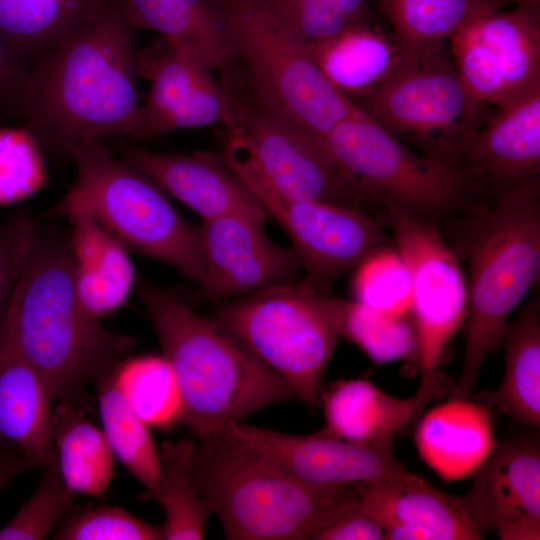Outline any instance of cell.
Returning a JSON list of instances; mask_svg holds the SVG:
<instances>
[{"mask_svg": "<svg viewBox=\"0 0 540 540\" xmlns=\"http://www.w3.org/2000/svg\"><path fill=\"white\" fill-rule=\"evenodd\" d=\"M135 29L111 0L79 32L34 59L21 115L42 148L68 154L91 139L133 136L141 109Z\"/></svg>", "mask_w": 540, "mask_h": 540, "instance_id": "1", "label": "cell"}, {"mask_svg": "<svg viewBox=\"0 0 540 540\" xmlns=\"http://www.w3.org/2000/svg\"><path fill=\"white\" fill-rule=\"evenodd\" d=\"M4 328L42 376L53 401L81 406L87 384L130 356L136 345L84 311L75 291L69 236L39 226Z\"/></svg>", "mask_w": 540, "mask_h": 540, "instance_id": "2", "label": "cell"}, {"mask_svg": "<svg viewBox=\"0 0 540 540\" xmlns=\"http://www.w3.org/2000/svg\"><path fill=\"white\" fill-rule=\"evenodd\" d=\"M134 289L174 373L180 424L195 435L298 399L289 383L221 322L145 278H137Z\"/></svg>", "mask_w": 540, "mask_h": 540, "instance_id": "3", "label": "cell"}, {"mask_svg": "<svg viewBox=\"0 0 540 540\" xmlns=\"http://www.w3.org/2000/svg\"><path fill=\"white\" fill-rule=\"evenodd\" d=\"M459 249L468 265L465 348L451 397L468 398L486 356L501 342L512 311L540 268V181L466 212Z\"/></svg>", "mask_w": 540, "mask_h": 540, "instance_id": "4", "label": "cell"}, {"mask_svg": "<svg viewBox=\"0 0 540 540\" xmlns=\"http://www.w3.org/2000/svg\"><path fill=\"white\" fill-rule=\"evenodd\" d=\"M194 484L230 540H304L356 503V484L315 486L256 459L215 430L196 435Z\"/></svg>", "mask_w": 540, "mask_h": 540, "instance_id": "5", "label": "cell"}, {"mask_svg": "<svg viewBox=\"0 0 540 540\" xmlns=\"http://www.w3.org/2000/svg\"><path fill=\"white\" fill-rule=\"evenodd\" d=\"M70 156L77 175L68 196L83 203L126 248L201 284V227L185 219L156 182L117 159L102 139L83 142Z\"/></svg>", "mask_w": 540, "mask_h": 540, "instance_id": "6", "label": "cell"}, {"mask_svg": "<svg viewBox=\"0 0 540 540\" xmlns=\"http://www.w3.org/2000/svg\"><path fill=\"white\" fill-rule=\"evenodd\" d=\"M335 296L303 280L214 303L212 317L284 378L308 407L319 405L339 332Z\"/></svg>", "mask_w": 540, "mask_h": 540, "instance_id": "7", "label": "cell"}, {"mask_svg": "<svg viewBox=\"0 0 540 540\" xmlns=\"http://www.w3.org/2000/svg\"><path fill=\"white\" fill-rule=\"evenodd\" d=\"M222 2L235 57L254 99L324 142L338 124L362 113L327 79L308 48L257 0Z\"/></svg>", "mask_w": 540, "mask_h": 540, "instance_id": "8", "label": "cell"}, {"mask_svg": "<svg viewBox=\"0 0 540 540\" xmlns=\"http://www.w3.org/2000/svg\"><path fill=\"white\" fill-rule=\"evenodd\" d=\"M341 175L362 203L436 224L473 209L475 198L446 166L418 155L365 113L338 124L326 137Z\"/></svg>", "mask_w": 540, "mask_h": 540, "instance_id": "9", "label": "cell"}, {"mask_svg": "<svg viewBox=\"0 0 540 540\" xmlns=\"http://www.w3.org/2000/svg\"><path fill=\"white\" fill-rule=\"evenodd\" d=\"M379 126L438 160L477 126L480 108L464 85L444 45L408 51L375 90L352 100Z\"/></svg>", "mask_w": 540, "mask_h": 540, "instance_id": "10", "label": "cell"}, {"mask_svg": "<svg viewBox=\"0 0 540 540\" xmlns=\"http://www.w3.org/2000/svg\"><path fill=\"white\" fill-rule=\"evenodd\" d=\"M394 245L410 274V317L418 344V389L443 384L438 368L462 327L468 307L467 281L456 252L436 224L405 213L385 211Z\"/></svg>", "mask_w": 540, "mask_h": 540, "instance_id": "11", "label": "cell"}, {"mask_svg": "<svg viewBox=\"0 0 540 540\" xmlns=\"http://www.w3.org/2000/svg\"><path fill=\"white\" fill-rule=\"evenodd\" d=\"M471 96L498 108L540 88V5L479 15L448 40Z\"/></svg>", "mask_w": 540, "mask_h": 540, "instance_id": "12", "label": "cell"}, {"mask_svg": "<svg viewBox=\"0 0 540 540\" xmlns=\"http://www.w3.org/2000/svg\"><path fill=\"white\" fill-rule=\"evenodd\" d=\"M233 447L307 484L339 486L403 476L391 440L355 443L323 430L292 435L244 424L217 430Z\"/></svg>", "mask_w": 540, "mask_h": 540, "instance_id": "13", "label": "cell"}, {"mask_svg": "<svg viewBox=\"0 0 540 540\" xmlns=\"http://www.w3.org/2000/svg\"><path fill=\"white\" fill-rule=\"evenodd\" d=\"M474 198L489 203L540 181V88L498 108L481 128L468 130L439 161Z\"/></svg>", "mask_w": 540, "mask_h": 540, "instance_id": "14", "label": "cell"}, {"mask_svg": "<svg viewBox=\"0 0 540 540\" xmlns=\"http://www.w3.org/2000/svg\"><path fill=\"white\" fill-rule=\"evenodd\" d=\"M241 99V98H240ZM239 126L264 174L284 194L360 209L326 143L297 121L251 97Z\"/></svg>", "mask_w": 540, "mask_h": 540, "instance_id": "15", "label": "cell"}, {"mask_svg": "<svg viewBox=\"0 0 540 540\" xmlns=\"http://www.w3.org/2000/svg\"><path fill=\"white\" fill-rule=\"evenodd\" d=\"M269 214L289 236L303 281L331 292L333 283L377 250L390 246L383 229L358 208L277 195Z\"/></svg>", "mask_w": 540, "mask_h": 540, "instance_id": "16", "label": "cell"}, {"mask_svg": "<svg viewBox=\"0 0 540 540\" xmlns=\"http://www.w3.org/2000/svg\"><path fill=\"white\" fill-rule=\"evenodd\" d=\"M204 299L219 302L298 281L302 268L294 248L271 240L264 224L240 215L202 220Z\"/></svg>", "mask_w": 540, "mask_h": 540, "instance_id": "17", "label": "cell"}, {"mask_svg": "<svg viewBox=\"0 0 540 540\" xmlns=\"http://www.w3.org/2000/svg\"><path fill=\"white\" fill-rule=\"evenodd\" d=\"M468 515L483 534L501 540L540 539V446L538 439L496 443L472 473L463 496Z\"/></svg>", "mask_w": 540, "mask_h": 540, "instance_id": "18", "label": "cell"}, {"mask_svg": "<svg viewBox=\"0 0 540 540\" xmlns=\"http://www.w3.org/2000/svg\"><path fill=\"white\" fill-rule=\"evenodd\" d=\"M356 502L383 528L386 540H479L463 496L443 493L408 473L356 484Z\"/></svg>", "mask_w": 540, "mask_h": 540, "instance_id": "19", "label": "cell"}, {"mask_svg": "<svg viewBox=\"0 0 540 540\" xmlns=\"http://www.w3.org/2000/svg\"><path fill=\"white\" fill-rule=\"evenodd\" d=\"M121 159L199 214L202 220L240 215L265 224L268 218L251 190L219 154L197 151L184 155L128 146Z\"/></svg>", "mask_w": 540, "mask_h": 540, "instance_id": "20", "label": "cell"}, {"mask_svg": "<svg viewBox=\"0 0 540 540\" xmlns=\"http://www.w3.org/2000/svg\"><path fill=\"white\" fill-rule=\"evenodd\" d=\"M70 218L74 286L84 311L100 320L123 307L136 284L127 248L80 201L66 195L55 207Z\"/></svg>", "mask_w": 540, "mask_h": 540, "instance_id": "21", "label": "cell"}, {"mask_svg": "<svg viewBox=\"0 0 540 540\" xmlns=\"http://www.w3.org/2000/svg\"><path fill=\"white\" fill-rule=\"evenodd\" d=\"M52 397L39 372L0 329V440L34 468L56 459Z\"/></svg>", "mask_w": 540, "mask_h": 540, "instance_id": "22", "label": "cell"}, {"mask_svg": "<svg viewBox=\"0 0 540 540\" xmlns=\"http://www.w3.org/2000/svg\"><path fill=\"white\" fill-rule=\"evenodd\" d=\"M414 439L423 461L443 480L463 479L496 445L491 409L469 397H451L423 415Z\"/></svg>", "mask_w": 540, "mask_h": 540, "instance_id": "23", "label": "cell"}, {"mask_svg": "<svg viewBox=\"0 0 540 540\" xmlns=\"http://www.w3.org/2000/svg\"><path fill=\"white\" fill-rule=\"evenodd\" d=\"M441 388L418 390L403 399L391 396L363 378L339 380L323 390V431L355 443H378L407 426Z\"/></svg>", "mask_w": 540, "mask_h": 540, "instance_id": "24", "label": "cell"}, {"mask_svg": "<svg viewBox=\"0 0 540 540\" xmlns=\"http://www.w3.org/2000/svg\"><path fill=\"white\" fill-rule=\"evenodd\" d=\"M131 26L150 29L213 69L236 61L222 0H121Z\"/></svg>", "mask_w": 540, "mask_h": 540, "instance_id": "25", "label": "cell"}, {"mask_svg": "<svg viewBox=\"0 0 540 540\" xmlns=\"http://www.w3.org/2000/svg\"><path fill=\"white\" fill-rule=\"evenodd\" d=\"M327 79L351 100L368 95L402 63L407 50L370 22L307 47Z\"/></svg>", "mask_w": 540, "mask_h": 540, "instance_id": "26", "label": "cell"}, {"mask_svg": "<svg viewBox=\"0 0 540 540\" xmlns=\"http://www.w3.org/2000/svg\"><path fill=\"white\" fill-rule=\"evenodd\" d=\"M505 367L499 386L475 396L488 408L534 428L540 427V305L525 304L507 324L501 342Z\"/></svg>", "mask_w": 540, "mask_h": 540, "instance_id": "27", "label": "cell"}, {"mask_svg": "<svg viewBox=\"0 0 540 540\" xmlns=\"http://www.w3.org/2000/svg\"><path fill=\"white\" fill-rule=\"evenodd\" d=\"M111 0H0V34L35 59L94 20Z\"/></svg>", "mask_w": 540, "mask_h": 540, "instance_id": "28", "label": "cell"}, {"mask_svg": "<svg viewBox=\"0 0 540 540\" xmlns=\"http://www.w3.org/2000/svg\"><path fill=\"white\" fill-rule=\"evenodd\" d=\"M56 464L72 494L102 496L114 476V455L102 428L81 405L59 403L53 411Z\"/></svg>", "mask_w": 540, "mask_h": 540, "instance_id": "29", "label": "cell"}, {"mask_svg": "<svg viewBox=\"0 0 540 540\" xmlns=\"http://www.w3.org/2000/svg\"><path fill=\"white\" fill-rule=\"evenodd\" d=\"M196 443L182 438L166 440L158 448V477L151 491L138 496L141 502L156 501L166 521L163 539L200 540L205 537L207 519L212 514L199 494L192 476Z\"/></svg>", "mask_w": 540, "mask_h": 540, "instance_id": "30", "label": "cell"}, {"mask_svg": "<svg viewBox=\"0 0 540 540\" xmlns=\"http://www.w3.org/2000/svg\"><path fill=\"white\" fill-rule=\"evenodd\" d=\"M136 66L138 75L149 80L151 88L141 105L134 137H151V130L160 119L213 76L210 67L162 36L137 50Z\"/></svg>", "mask_w": 540, "mask_h": 540, "instance_id": "31", "label": "cell"}, {"mask_svg": "<svg viewBox=\"0 0 540 540\" xmlns=\"http://www.w3.org/2000/svg\"><path fill=\"white\" fill-rule=\"evenodd\" d=\"M397 40L410 51L442 46L475 17L503 0H376Z\"/></svg>", "mask_w": 540, "mask_h": 540, "instance_id": "32", "label": "cell"}, {"mask_svg": "<svg viewBox=\"0 0 540 540\" xmlns=\"http://www.w3.org/2000/svg\"><path fill=\"white\" fill-rule=\"evenodd\" d=\"M113 369L94 380L102 430L114 457L145 487V491H151L158 477V448L149 427L117 386Z\"/></svg>", "mask_w": 540, "mask_h": 540, "instance_id": "33", "label": "cell"}, {"mask_svg": "<svg viewBox=\"0 0 540 540\" xmlns=\"http://www.w3.org/2000/svg\"><path fill=\"white\" fill-rule=\"evenodd\" d=\"M113 375L132 409L148 427L169 429L181 423L178 386L163 355H130L115 366Z\"/></svg>", "mask_w": 540, "mask_h": 540, "instance_id": "34", "label": "cell"}, {"mask_svg": "<svg viewBox=\"0 0 540 540\" xmlns=\"http://www.w3.org/2000/svg\"><path fill=\"white\" fill-rule=\"evenodd\" d=\"M335 319L339 335L374 362L416 360L418 367L417 337L410 315H393L336 297Z\"/></svg>", "mask_w": 540, "mask_h": 540, "instance_id": "35", "label": "cell"}, {"mask_svg": "<svg viewBox=\"0 0 540 540\" xmlns=\"http://www.w3.org/2000/svg\"><path fill=\"white\" fill-rule=\"evenodd\" d=\"M295 39L308 47L369 22L372 0H257Z\"/></svg>", "mask_w": 540, "mask_h": 540, "instance_id": "36", "label": "cell"}, {"mask_svg": "<svg viewBox=\"0 0 540 540\" xmlns=\"http://www.w3.org/2000/svg\"><path fill=\"white\" fill-rule=\"evenodd\" d=\"M354 270V301L385 313L410 315V274L396 247L377 250Z\"/></svg>", "mask_w": 540, "mask_h": 540, "instance_id": "37", "label": "cell"}, {"mask_svg": "<svg viewBox=\"0 0 540 540\" xmlns=\"http://www.w3.org/2000/svg\"><path fill=\"white\" fill-rule=\"evenodd\" d=\"M43 469L33 495L0 528V540L46 539L71 509L72 493L66 488L56 461Z\"/></svg>", "mask_w": 540, "mask_h": 540, "instance_id": "38", "label": "cell"}, {"mask_svg": "<svg viewBox=\"0 0 540 540\" xmlns=\"http://www.w3.org/2000/svg\"><path fill=\"white\" fill-rule=\"evenodd\" d=\"M41 148L26 128H0V205L26 198L44 185Z\"/></svg>", "mask_w": 540, "mask_h": 540, "instance_id": "39", "label": "cell"}, {"mask_svg": "<svg viewBox=\"0 0 540 540\" xmlns=\"http://www.w3.org/2000/svg\"><path fill=\"white\" fill-rule=\"evenodd\" d=\"M242 102L228 85L210 77L179 107L160 119L151 130V137L178 129L222 124L227 128L240 124Z\"/></svg>", "mask_w": 540, "mask_h": 540, "instance_id": "40", "label": "cell"}, {"mask_svg": "<svg viewBox=\"0 0 540 540\" xmlns=\"http://www.w3.org/2000/svg\"><path fill=\"white\" fill-rule=\"evenodd\" d=\"M58 540H160L162 526H155L117 506H99L75 514L57 526Z\"/></svg>", "mask_w": 540, "mask_h": 540, "instance_id": "41", "label": "cell"}, {"mask_svg": "<svg viewBox=\"0 0 540 540\" xmlns=\"http://www.w3.org/2000/svg\"><path fill=\"white\" fill-rule=\"evenodd\" d=\"M37 227L34 219L24 210L0 217V329Z\"/></svg>", "mask_w": 540, "mask_h": 540, "instance_id": "42", "label": "cell"}, {"mask_svg": "<svg viewBox=\"0 0 540 540\" xmlns=\"http://www.w3.org/2000/svg\"><path fill=\"white\" fill-rule=\"evenodd\" d=\"M312 539L386 540V535L377 520L356 502L318 531Z\"/></svg>", "mask_w": 540, "mask_h": 540, "instance_id": "43", "label": "cell"}, {"mask_svg": "<svg viewBox=\"0 0 540 540\" xmlns=\"http://www.w3.org/2000/svg\"><path fill=\"white\" fill-rule=\"evenodd\" d=\"M0 34V107L21 114L30 68Z\"/></svg>", "mask_w": 540, "mask_h": 540, "instance_id": "44", "label": "cell"}, {"mask_svg": "<svg viewBox=\"0 0 540 540\" xmlns=\"http://www.w3.org/2000/svg\"><path fill=\"white\" fill-rule=\"evenodd\" d=\"M33 465L18 451L0 440V490Z\"/></svg>", "mask_w": 540, "mask_h": 540, "instance_id": "45", "label": "cell"}, {"mask_svg": "<svg viewBox=\"0 0 540 540\" xmlns=\"http://www.w3.org/2000/svg\"><path fill=\"white\" fill-rule=\"evenodd\" d=\"M517 4L540 5V0H513Z\"/></svg>", "mask_w": 540, "mask_h": 540, "instance_id": "46", "label": "cell"}]
</instances>
